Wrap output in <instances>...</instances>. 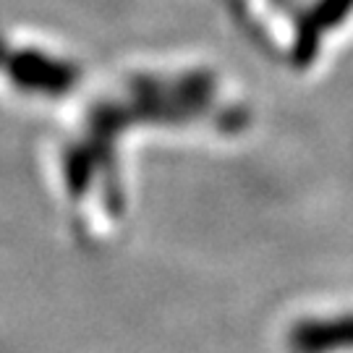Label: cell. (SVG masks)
Here are the masks:
<instances>
[{
	"instance_id": "1",
	"label": "cell",
	"mask_w": 353,
	"mask_h": 353,
	"mask_svg": "<svg viewBox=\"0 0 353 353\" xmlns=\"http://www.w3.org/2000/svg\"><path fill=\"white\" fill-rule=\"evenodd\" d=\"M293 353H338L353 348V314L303 319L288 335Z\"/></svg>"
}]
</instances>
